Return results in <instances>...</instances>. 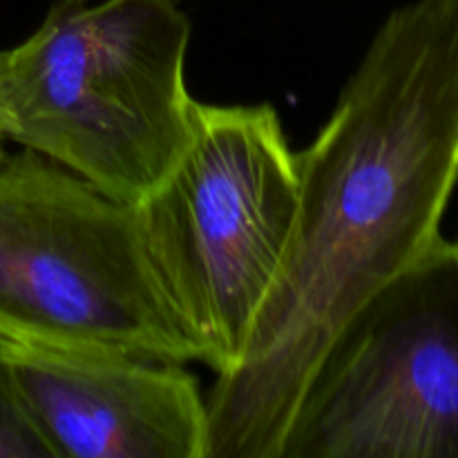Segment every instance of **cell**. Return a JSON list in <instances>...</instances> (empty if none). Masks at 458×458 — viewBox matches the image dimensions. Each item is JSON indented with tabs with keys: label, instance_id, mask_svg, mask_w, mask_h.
<instances>
[{
	"label": "cell",
	"instance_id": "obj_6",
	"mask_svg": "<svg viewBox=\"0 0 458 458\" xmlns=\"http://www.w3.org/2000/svg\"><path fill=\"white\" fill-rule=\"evenodd\" d=\"M3 343L54 458H208V405L183 362Z\"/></svg>",
	"mask_w": 458,
	"mask_h": 458
},
{
	"label": "cell",
	"instance_id": "obj_3",
	"mask_svg": "<svg viewBox=\"0 0 458 458\" xmlns=\"http://www.w3.org/2000/svg\"><path fill=\"white\" fill-rule=\"evenodd\" d=\"M300 199L298 152L268 103H197L195 132L134 208L197 362L235 369L280 280Z\"/></svg>",
	"mask_w": 458,
	"mask_h": 458
},
{
	"label": "cell",
	"instance_id": "obj_2",
	"mask_svg": "<svg viewBox=\"0 0 458 458\" xmlns=\"http://www.w3.org/2000/svg\"><path fill=\"white\" fill-rule=\"evenodd\" d=\"M192 27L174 0H54L0 54L4 141L137 206L195 132Z\"/></svg>",
	"mask_w": 458,
	"mask_h": 458
},
{
	"label": "cell",
	"instance_id": "obj_7",
	"mask_svg": "<svg viewBox=\"0 0 458 458\" xmlns=\"http://www.w3.org/2000/svg\"><path fill=\"white\" fill-rule=\"evenodd\" d=\"M0 458H54L12 369L0 338Z\"/></svg>",
	"mask_w": 458,
	"mask_h": 458
},
{
	"label": "cell",
	"instance_id": "obj_4",
	"mask_svg": "<svg viewBox=\"0 0 458 458\" xmlns=\"http://www.w3.org/2000/svg\"><path fill=\"white\" fill-rule=\"evenodd\" d=\"M0 338L197 362L137 208L25 148L0 159Z\"/></svg>",
	"mask_w": 458,
	"mask_h": 458
},
{
	"label": "cell",
	"instance_id": "obj_8",
	"mask_svg": "<svg viewBox=\"0 0 458 458\" xmlns=\"http://www.w3.org/2000/svg\"><path fill=\"white\" fill-rule=\"evenodd\" d=\"M0 54H3V49H0ZM7 155V150H4V137H3V130H0V159Z\"/></svg>",
	"mask_w": 458,
	"mask_h": 458
},
{
	"label": "cell",
	"instance_id": "obj_1",
	"mask_svg": "<svg viewBox=\"0 0 458 458\" xmlns=\"http://www.w3.org/2000/svg\"><path fill=\"white\" fill-rule=\"evenodd\" d=\"M298 174L280 280L242 362L206 396L208 458H280L335 340L443 240L458 186V0L385 18Z\"/></svg>",
	"mask_w": 458,
	"mask_h": 458
},
{
	"label": "cell",
	"instance_id": "obj_5",
	"mask_svg": "<svg viewBox=\"0 0 458 458\" xmlns=\"http://www.w3.org/2000/svg\"><path fill=\"white\" fill-rule=\"evenodd\" d=\"M280 458H458V240L443 237L353 318Z\"/></svg>",
	"mask_w": 458,
	"mask_h": 458
}]
</instances>
